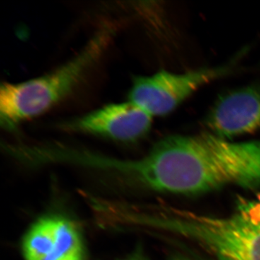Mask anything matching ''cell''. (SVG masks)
Returning <instances> with one entry per match:
<instances>
[{
  "instance_id": "cell-4",
  "label": "cell",
  "mask_w": 260,
  "mask_h": 260,
  "mask_svg": "<svg viewBox=\"0 0 260 260\" xmlns=\"http://www.w3.org/2000/svg\"><path fill=\"white\" fill-rule=\"evenodd\" d=\"M242 55H237L225 64L187 73H175L162 70L153 75L134 76L127 101L153 118L168 115L201 87L231 74Z\"/></svg>"
},
{
  "instance_id": "cell-1",
  "label": "cell",
  "mask_w": 260,
  "mask_h": 260,
  "mask_svg": "<svg viewBox=\"0 0 260 260\" xmlns=\"http://www.w3.org/2000/svg\"><path fill=\"white\" fill-rule=\"evenodd\" d=\"M116 177L149 190L197 195L228 186L260 188V140L212 133L161 138L139 159H119Z\"/></svg>"
},
{
  "instance_id": "cell-10",
  "label": "cell",
  "mask_w": 260,
  "mask_h": 260,
  "mask_svg": "<svg viewBox=\"0 0 260 260\" xmlns=\"http://www.w3.org/2000/svg\"><path fill=\"white\" fill-rule=\"evenodd\" d=\"M169 260H195L194 258L191 257L186 254H181V253H177V254H173L169 257Z\"/></svg>"
},
{
  "instance_id": "cell-9",
  "label": "cell",
  "mask_w": 260,
  "mask_h": 260,
  "mask_svg": "<svg viewBox=\"0 0 260 260\" xmlns=\"http://www.w3.org/2000/svg\"><path fill=\"white\" fill-rule=\"evenodd\" d=\"M121 260H148V258L143 249L138 247L131 254Z\"/></svg>"
},
{
  "instance_id": "cell-2",
  "label": "cell",
  "mask_w": 260,
  "mask_h": 260,
  "mask_svg": "<svg viewBox=\"0 0 260 260\" xmlns=\"http://www.w3.org/2000/svg\"><path fill=\"white\" fill-rule=\"evenodd\" d=\"M129 215L134 225L194 243L213 260H260V223L240 214L218 217L162 207Z\"/></svg>"
},
{
  "instance_id": "cell-3",
  "label": "cell",
  "mask_w": 260,
  "mask_h": 260,
  "mask_svg": "<svg viewBox=\"0 0 260 260\" xmlns=\"http://www.w3.org/2000/svg\"><path fill=\"white\" fill-rule=\"evenodd\" d=\"M116 28L104 25L74 57L47 74L0 88V123L8 131L44 114L68 97L100 59Z\"/></svg>"
},
{
  "instance_id": "cell-7",
  "label": "cell",
  "mask_w": 260,
  "mask_h": 260,
  "mask_svg": "<svg viewBox=\"0 0 260 260\" xmlns=\"http://www.w3.org/2000/svg\"><path fill=\"white\" fill-rule=\"evenodd\" d=\"M205 126L208 133L233 138L260 130V85L253 84L223 94L215 101Z\"/></svg>"
},
{
  "instance_id": "cell-11",
  "label": "cell",
  "mask_w": 260,
  "mask_h": 260,
  "mask_svg": "<svg viewBox=\"0 0 260 260\" xmlns=\"http://www.w3.org/2000/svg\"><path fill=\"white\" fill-rule=\"evenodd\" d=\"M189 253L191 254V256H192L193 258L195 260H213L212 259H210V258H206L205 257V256H202L199 255V254H197V253L192 252V251H189Z\"/></svg>"
},
{
  "instance_id": "cell-6",
  "label": "cell",
  "mask_w": 260,
  "mask_h": 260,
  "mask_svg": "<svg viewBox=\"0 0 260 260\" xmlns=\"http://www.w3.org/2000/svg\"><path fill=\"white\" fill-rule=\"evenodd\" d=\"M21 248L25 260H82L84 254L79 229L57 215H46L32 224Z\"/></svg>"
},
{
  "instance_id": "cell-5",
  "label": "cell",
  "mask_w": 260,
  "mask_h": 260,
  "mask_svg": "<svg viewBox=\"0 0 260 260\" xmlns=\"http://www.w3.org/2000/svg\"><path fill=\"white\" fill-rule=\"evenodd\" d=\"M153 117L126 100L107 104L91 112L58 123L65 133L99 137L112 141L133 143L150 133Z\"/></svg>"
},
{
  "instance_id": "cell-8",
  "label": "cell",
  "mask_w": 260,
  "mask_h": 260,
  "mask_svg": "<svg viewBox=\"0 0 260 260\" xmlns=\"http://www.w3.org/2000/svg\"><path fill=\"white\" fill-rule=\"evenodd\" d=\"M237 213L242 216L260 223V192L256 193L254 198H246L238 197L236 200Z\"/></svg>"
}]
</instances>
